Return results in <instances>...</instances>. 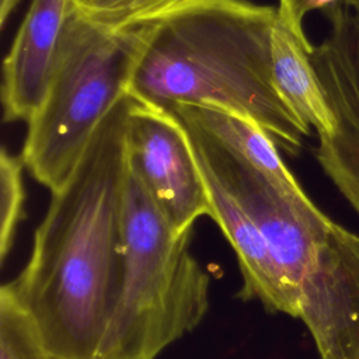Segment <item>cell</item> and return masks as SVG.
I'll return each instance as SVG.
<instances>
[{"label": "cell", "mask_w": 359, "mask_h": 359, "mask_svg": "<svg viewBox=\"0 0 359 359\" xmlns=\"http://www.w3.org/2000/svg\"><path fill=\"white\" fill-rule=\"evenodd\" d=\"M299 318L321 359H359V236L335 222L302 282Z\"/></svg>", "instance_id": "obj_7"}, {"label": "cell", "mask_w": 359, "mask_h": 359, "mask_svg": "<svg viewBox=\"0 0 359 359\" xmlns=\"http://www.w3.org/2000/svg\"><path fill=\"white\" fill-rule=\"evenodd\" d=\"M151 27L150 20L108 28L73 6L20 153L31 177L50 192L66 182L102 119L126 93Z\"/></svg>", "instance_id": "obj_4"}, {"label": "cell", "mask_w": 359, "mask_h": 359, "mask_svg": "<svg viewBox=\"0 0 359 359\" xmlns=\"http://www.w3.org/2000/svg\"><path fill=\"white\" fill-rule=\"evenodd\" d=\"M180 121L201 170L212 175L255 222L300 299L302 282L332 220L306 194L286 191L229 144L189 121Z\"/></svg>", "instance_id": "obj_5"}, {"label": "cell", "mask_w": 359, "mask_h": 359, "mask_svg": "<svg viewBox=\"0 0 359 359\" xmlns=\"http://www.w3.org/2000/svg\"><path fill=\"white\" fill-rule=\"evenodd\" d=\"M24 168L20 154L6 147L0 151V261L4 264L13 247L20 222L24 219Z\"/></svg>", "instance_id": "obj_12"}, {"label": "cell", "mask_w": 359, "mask_h": 359, "mask_svg": "<svg viewBox=\"0 0 359 359\" xmlns=\"http://www.w3.org/2000/svg\"><path fill=\"white\" fill-rule=\"evenodd\" d=\"M191 234L171 230L129 164L123 282L94 359H156L202 323L210 276L189 250Z\"/></svg>", "instance_id": "obj_3"}, {"label": "cell", "mask_w": 359, "mask_h": 359, "mask_svg": "<svg viewBox=\"0 0 359 359\" xmlns=\"http://www.w3.org/2000/svg\"><path fill=\"white\" fill-rule=\"evenodd\" d=\"M0 359H53L10 283L0 289Z\"/></svg>", "instance_id": "obj_11"}, {"label": "cell", "mask_w": 359, "mask_h": 359, "mask_svg": "<svg viewBox=\"0 0 359 359\" xmlns=\"http://www.w3.org/2000/svg\"><path fill=\"white\" fill-rule=\"evenodd\" d=\"M72 0H32L3 62V121L28 122L46 91Z\"/></svg>", "instance_id": "obj_8"}, {"label": "cell", "mask_w": 359, "mask_h": 359, "mask_svg": "<svg viewBox=\"0 0 359 359\" xmlns=\"http://www.w3.org/2000/svg\"><path fill=\"white\" fill-rule=\"evenodd\" d=\"M202 174L210 199L209 217L220 227L237 255L243 278L238 296L258 300L268 311L299 318V296L286 280L259 227L212 175Z\"/></svg>", "instance_id": "obj_9"}, {"label": "cell", "mask_w": 359, "mask_h": 359, "mask_svg": "<svg viewBox=\"0 0 359 359\" xmlns=\"http://www.w3.org/2000/svg\"><path fill=\"white\" fill-rule=\"evenodd\" d=\"M20 0H0V27L4 28L8 17L15 10Z\"/></svg>", "instance_id": "obj_15"}, {"label": "cell", "mask_w": 359, "mask_h": 359, "mask_svg": "<svg viewBox=\"0 0 359 359\" xmlns=\"http://www.w3.org/2000/svg\"><path fill=\"white\" fill-rule=\"evenodd\" d=\"M303 18L293 0H279L271 31L272 76L278 91L299 118L318 136L331 135L335 119L311 62L313 46L304 34Z\"/></svg>", "instance_id": "obj_10"}, {"label": "cell", "mask_w": 359, "mask_h": 359, "mask_svg": "<svg viewBox=\"0 0 359 359\" xmlns=\"http://www.w3.org/2000/svg\"><path fill=\"white\" fill-rule=\"evenodd\" d=\"M276 6L191 0L157 18L126 93L154 105H213L251 119L296 154L310 128L278 91L271 65Z\"/></svg>", "instance_id": "obj_2"}, {"label": "cell", "mask_w": 359, "mask_h": 359, "mask_svg": "<svg viewBox=\"0 0 359 359\" xmlns=\"http://www.w3.org/2000/svg\"><path fill=\"white\" fill-rule=\"evenodd\" d=\"M128 157L177 236L210 215L206 180L188 132L171 109L129 94Z\"/></svg>", "instance_id": "obj_6"}, {"label": "cell", "mask_w": 359, "mask_h": 359, "mask_svg": "<svg viewBox=\"0 0 359 359\" xmlns=\"http://www.w3.org/2000/svg\"><path fill=\"white\" fill-rule=\"evenodd\" d=\"M296 7L299 8V11L306 15L309 11L314 10V8H321V7H327L331 6L334 3H345L348 6H355L359 3V0H293Z\"/></svg>", "instance_id": "obj_14"}, {"label": "cell", "mask_w": 359, "mask_h": 359, "mask_svg": "<svg viewBox=\"0 0 359 359\" xmlns=\"http://www.w3.org/2000/svg\"><path fill=\"white\" fill-rule=\"evenodd\" d=\"M93 0H72V4L76 7V8H83L86 6H88Z\"/></svg>", "instance_id": "obj_16"}, {"label": "cell", "mask_w": 359, "mask_h": 359, "mask_svg": "<svg viewBox=\"0 0 359 359\" xmlns=\"http://www.w3.org/2000/svg\"><path fill=\"white\" fill-rule=\"evenodd\" d=\"M191 0H93L77 8L90 21L119 29L157 18Z\"/></svg>", "instance_id": "obj_13"}, {"label": "cell", "mask_w": 359, "mask_h": 359, "mask_svg": "<svg viewBox=\"0 0 359 359\" xmlns=\"http://www.w3.org/2000/svg\"><path fill=\"white\" fill-rule=\"evenodd\" d=\"M128 111L125 93L50 192L29 259L8 282L53 359H94L121 294Z\"/></svg>", "instance_id": "obj_1"}]
</instances>
